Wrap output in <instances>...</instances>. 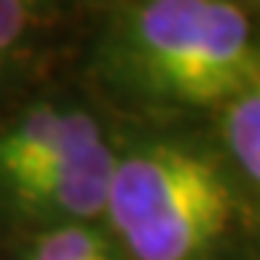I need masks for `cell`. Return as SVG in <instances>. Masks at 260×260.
I'll use <instances>...</instances> for the list:
<instances>
[{
  "instance_id": "cell-1",
  "label": "cell",
  "mask_w": 260,
  "mask_h": 260,
  "mask_svg": "<svg viewBox=\"0 0 260 260\" xmlns=\"http://www.w3.org/2000/svg\"><path fill=\"white\" fill-rule=\"evenodd\" d=\"M90 78L130 124L211 119L260 84V20L237 0H113Z\"/></svg>"
},
{
  "instance_id": "cell-2",
  "label": "cell",
  "mask_w": 260,
  "mask_h": 260,
  "mask_svg": "<svg viewBox=\"0 0 260 260\" xmlns=\"http://www.w3.org/2000/svg\"><path fill=\"white\" fill-rule=\"evenodd\" d=\"M104 225L124 260H251L260 208L208 124H116Z\"/></svg>"
},
{
  "instance_id": "cell-3",
  "label": "cell",
  "mask_w": 260,
  "mask_h": 260,
  "mask_svg": "<svg viewBox=\"0 0 260 260\" xmlns=\"http://www.w3.org/2000/svg\"><path fill=\"white\" fill-rule=\"evenodd\" d=\"M116 124L75 90L47 93L0 121V229L15 237L104 220Z\"/></svg>"
},
{
  "instance_id": "cell-4",
  "label": "cell",
  "mask_w": 260,
  "mask_h": 260,
  "mask_svg": "<svg viewBox=\"0 0 260 260\" xmlns=\"http://www.w3.org/2000/svg\"><path fill=\"white\" fill-rule=\"evenodd\" d=\"M208 127L260 208V84L223 104L208 119Z\"/></svg>"
},
{
  "instance_id": "cell-5",
  "label": "cell",
  "mask_w": 260,
  "mask_h": 260,
  "mask_svg": "<svg viewBox=\"0 0 260 260\" xmlns=\"http://www.w3.org/2000/svg\"><path fill=\"white\" fill-rule=\"evenodd\" d=\"M12 260H124L110 229L99 223H67L18 237Z\"/></svg>"
},
{
  "instance_id": "cell-6",
  "label": "cell",
  "mask_w": 260,
  "mask_h": 260,
  "mask_svg": "<svg viewBox=\"0 0 260 260\" xmlns=\"http://www.w3.org/2000/svg\"><path fill=\"white\" fill-rule=\"evenodd\" d=\"M44 18L15 0H0V90H6L35 55Z\"/></svg>"
},
{
  "instance_id": "cell-7",
  "label": "cell",
  "mask_w": 260,
  "mask_h": 260,
  "mask_svg": "<svg viewBox=\"0 0 260 260\" xmlns=\"http://www.w3.org/2000/svg\"><path fill=\"white\" fill-rule=\"evenodd\" d=\"M15 3H20L23 9L35 12L38 18L47 20L49 15H52V12H58V9H64V6H70L73 0H15Z\"/></svg>"
},
{
  "instance_id": "cell-8",
  "label": "cell",
  "mask_w": 260,
  "mask_h": 260,
  "mask_svg": "<svg viewBox=\"0 0 260 260\" xmlns=\"http://www.w3.org/2000/svg\"><path fill=\"white\" fill-rule=\"evenodd\" d=\"M251 260H260V249H257V251H254V254H251Z\"/></svg>"
},
{
  "instance_id": "cell-9",
  "label": "cell",
  "mask_w": 260,
  "mask_h": 260,
  "mask_svg": "<svg viewBox=\"0 0 260 260\" xmlns=\"http://www.w3.org/2000/svg\"><path fill=\"white\" fill-rule=\"evenodd\" d=\"M257 3H260V0H257Z\"/></svg>"
}]
</instances>
